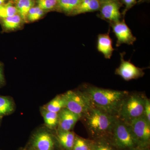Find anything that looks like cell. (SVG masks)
I'll use <instances>...</instances> for the list:
<instances>
[{"label": "cell", "instance_id": "4dcf8cb0", "mask_svg": "<svg viewBox=\"0 0 150 150\" xmlns=\"http://www.w3.org/2000/svg\"><path fill=\"white\" fill-rule=\"evenodd\" d=\"M10 1L14 4L17 1H18V0H10Z\"/></svg>", "mask_w": 150, "mask_h": 150}, {"label": "cell", "instance_id": "277c9868", "mask_svg": "<svg viewBox=\"0 0 150 150\" xmlns=\"http://www.w3.org/2000/svg\"><path fill=\"white\" fill-rule=\"evenodd\" d=\"M24 150H62L56 136V131L51 130L44 124L31 133Z\"/></svg>", "mask_w": 150, "mask_h": 150}, {"label": "cell", "instance_id": "d4e9b609", "mask_svg": "<svg viewBox=\"0 0 150 150\" xmlns=\"http://www.w3.org/2000/svg\"><path fill=\"white\" fill-rule=\"evenodd\" d=\"M58 0H36L37 6L45 12L56 10Z\"/></svg>", "mask_w": 150, "mask_h": 150}, {"label": "cell", "instance_id": "e575fe53", "mask_svg": "<svg viewBox=\"0 0 150 150\" xmlns=\"http://www.w3.org/2000/svg\"></svg>", "mask_w": 150, "mask_h": 150}, {"label": "cell", "instance_id": "5bb4252c", "mask_svg": "<svg viewBox=\"0 0 150 150\" xmlns=\"http://www.w3.org/2000/svg\"><path fill=\"white\" fill-rule=\"evenodd\" d=\"M56 136L62 150H72L76 134L72 131L56 130Z\"/></svg>", "mask_w": 150, "mask_h": 150}, {"label": "cell", "instance_id": "30bf717a", "mask_svg": "<svg viewBox=\"0 0 150 150\" xmlns=\"http://www.w3.org/2000/svg\"><path fill=\"white\" fill-rule=\"evenodd\" d=\"M112 32L117 38L116 47L123 44L133 45L137 38L133 35L131 29L126 24L124 20L110 24Z\"/></svg>", "mask_w": 150, "mask_h": 150}, {"label": "cell", "instance_id": "7a4b0ae2", "mask_svg": "<svg viewBox=\"0 0 150 150\" xmlns=\"http://www.w3.org/2000/svg\"><path fill=\"white\" fill-rule=\"evenodd\" d=\"M117 118L100 109L91 107L80 121L85 127L90 139H106L110 141Z\"/></svg>", "mask_w": 150, "mask_h": 150}, {"label": "cell", "instance_id": "d6a6232c", "mask_svg": "<svg viewBox=\"0 0 150 150\" xmlns=\"http://www.w3.org/2000/svg\"><path fill=\"white\" fill-rule=\"evenodd\" d=\"M18 150H23V148L21 147V148H19V149H18Z\"/></svg>", "mask_w": 150, "mask_h": 150}, {"label": "cell", "instance_id": "d6986e66", "mask_svg": "<svg viewBox=\"0 0 150 150\" xmlns=\"http://www.w3.org/2000/svg\"><path fill=\"white\" fill-rule=\"evenodd\" d=\"M35 2L34 0H18L15 3V6L18 14L25 23H27V16L29 11L34 6Z\"/></svg>", "mask_w": 150, "mask_h": 150}, {"label": "cell", "instance_id": "ba28073f", "mask_svg": "<svg viewBox=\"0 0 150 150\" xmlns=\"http://www.w3.org/2000/svg\"><path fill=\"white\" fill-rule=\"evenodd\" d=\"M100 2L99 10L101 18L107 21L110 24L121 20V5L118 0H100Z\"/></svg>", "mask_w": 150, "mask_h": 150}, {"label": "cell", "instance_id": "e0dca14e", "mask_svg": "<svg viewBox=\"0 0 150 150\" xmlns=\"http://www.w3.org/2000/svg\"><path fill=\"white\" fill-rule=\"evenodd\" d=\"M40 114L44 120V125L51 130H57L59 123V115L57 112L48 111L40 107Z\"/></svg>", "mask_w": 150, "mask_h": 150}, {"label": "cell", "instance_id": "7402d4cb", "mask_svg": "<svg viewBox=\"0 0 150 150\" xmlns=\"http://www.w3.org/2000/svg\"><path fill=\"white\" fill-rule=\"evenodd\" d=\"M72 150H92L91 140L84 139L76 134Z\"/></svg>", "mask_w": 150, "mask_h": 150}, {"label": "cell", "instance_id": "83f0119b", "mask_svg": "<svg viewBox=\"0 0 150 150\" xmlns=\"http://www.w3.org/2000/svg\"><path fill=\"white\" fill-rule=\"evenodd\" d=\"M137 0H123V4H125V9L123 12V14L125 15L126 11L131 8L136 4Z\"/></svg>", "mask_w": 150, "mask_h": 150}, {"label": "cell", "instance_id": "603a6c76", "mask_svg": "<svg viewBox=\"0 0 150 150\" xmlns=\"http://www.w3.org/2000/svg\"><path fill=\"white\" fill-rule=\"evenodd\" d=\"M17 14L18 12L16 7L10 0L0 6V18L12 16Z\"/></svg>", "mask_w": 150, "mask_h": 150}, {"label": "cell", "instance_id": "cb8c5ba5", "mask_svg": "<svg viewBox=\"0 0 150 150\" xmlns=\"http://www.w3.org/2000/svg\"><path fill=\"white\" fill-rule=\"evenodd\" d=\"M46 12L40 8L38 6H33L30 9L27 16V23L37 21L42 18Z\"/></svg>", "mask_w": 150, "mask_h": 150}, {"label": "cell", "instance_id": "8992f818", "mask_svg": "<svg viewBox=\"0 0 150 150\" xmlns=\"http://www.w3.org/2000/svg\"><path fill=\"white\" fill-rule=\"evenodd\" d=\"M63 95L66 108L77 114L80 118L91 107L88 98L79 88L68 91Z\"/></svg>", "mask_w": 150, "mask_h": 150}, {"label": "cell", "instance_id": "f546056e", "mask_svg": "<svg viewBox=\"0 0 150 150\" xmlns=\"http://www.w3.org/2000/svg\"><path fill=\"white\" fill-rule=\"evenodd\" d=\"M9 0H0V6L3 5L5 4L8 2Z\"/></svg>", "mask_w": 150, "mask_h": 150}, {"label": "cell", "instance_id": "1f68e13d", "mask_svg": "<svg viewBox=\"0 0 150 150\" xmlns=\"http://www.w3.org/2000/svg\"><path fill=\"white\" fill-rule=\"evenodd\" d=\"M3 118H0V127L1 125L2 122Z\"/></svg>", "mask_w": 150, "mask_h": 150}, {"label": "cell", "instance_id": "5b68a950", "mask_svg": "<svg viewBox=\"0 0 150 150\" xmlns=\"http://www.w3.org/2000/svg\"><path fill=\"white\" fill-rule=\"evenodd\" d=\"M110 141L118 150H129L139 146L129 124L117 117Z\"/></svg>", "mask_w": 150, "mask_h": 150}, {"label": "cell", "instance_id": "f1b7e54d", "mask_svg": "<svg viewBox=\"0 0 150 150\" xmlns=\"http://www.w3.org/2000/svg\"><path fill=\"white\" fill-rule=\"evenodd\" d=\"M129 150H150V147L138 146Z\"/></svg>", "mask_w": 150, "mask_h": 150}, {"label": "cell", "instance_id": "7c38bea8", "mask_svg": "<svg viewBox=\"0 0 150 150\" xmlns=\"http://www.w3.org/2000/svg\"><path fill=\"white\" fill-rule=\"evenodd\" d=\"M97 48L98 51L103 54L105 59H110L115 49L112 47V40L109 35V32L100 34L98 35Z\"/></svg>", "mask_w": 150, "mask_h": 150}, {"label": "cell", "instance_id": "ffe728a7", "mask_svg": "<svg viewBox=\"0 0 150 150\" xmlns=\"http://www.w3.org/2000/svg\"><path fill=\"white\" fill-rule=\"evenodd\" d=\"M81 0H58L57 10L59 11L71 15L74 10Z\"/></svg>", "mask_w": 150, "mask_h": 150}, {"label": "cell", "instance_id": "4316f807", "mask_svg": "<svg viewBox=\"0 0 150 150\" xmlns=\"http://www.w3.org/2000/svg\"><path fill=\"white\" fill-rule=\"evenodd\" d=\"M145 116L149 123H150V100L146 97L144 107Z\"/></svg>", "mask_w": 150, "mask_h": 150}, {"label": "cell", "instance_id": "ac0fdd59", "mask_svg": "<svg viewBox=\"0 0 150 150\" xmlns=\"http://www.w3.org/2000/svg\"><path fill=\"white\" fill-rule=\"evenodd\" d=\"M41 107L48 111L58 113L63 108H66V103L63 93L56 96L49 102Z\"/></svg>", "mask_w": 150, "mask_h": 150}, {"label": "cell", "instance_id": "484cf974", "mask_svg": "<svg viewBox=\"0 0 150 150\" xmlns=\"http://www.w3.org/2000/svg\"><path fill=\"white\" fill-rule=\"evenodd\" d=\"M6 84L5 77L4 73V64L0 62V88L4 86Z\"/></svg>", "mask_w": 150, "mask_h": 150}, {"label": "cell", "instance_id": "52a82bcc", "mask_svg": "<svg viewBox=\"0 0 150 150\" xmlns=\"http://www.w3.org/2000/svg\"><path fill=\"white\" fill-rule=\"evenodd\" d=\"M129 124L138 146L150 147V123L146 117L137 118Z\"/></svg>", "mask_w": 150, "mask_h": 150}, {"label": "cell", "instance_id": "2e32d148", "mask_svg": "<svg viewBox=\"0 0 150 150\" xmlns=\"http://www.w3.org/2000/svg\"><path fill=\"white\" fill-rule=\"evenodd\" d=\"M16 108L14 100L12 97L0 95V118L11 115Z\"/></svg>", "mask_w": 150, "mask_h": 150}, {"label": "cell", "instance_id": "3957f363", "mask_svg": "<svg viewBox=\"0 0 150 150\" xmlns=\"http://www.w3.org/2000/svg\"><path fill=\"white\" fill-rule=\"evenodd\" d=\"M146 97L145 94L142 93L129 92L123 98L117 117L129 124L135 119L145 116L144 107Z\"/></svg>", "mask_w": 150, "mask_h": 150}, {"label": "cell", "instance_id": "8fae6325", "mask_svg": "<svg viewBox=\"0 0 150 150\" xmlns=\"http://www.w3.org/2000/svg\"><path fill=\"white\" fill-rule=\"evenodd\" d=\"M59 123L57 130L62 131H72L76 123L80 121V117L66 108L58 112Z\"/></svg>", "mask_w": 150, "mask_h": 150}, {"label": "cell", "instance_id": "836d02e7", "mask_svg": "<svg viewBox=\"0 0 150 150\" xmlns=\"http://www.w3.org/2000/svg\"><path fill=\"white\" fill-rule=\"evenodd\" d=\"M141 1H148V0H141Z\"/></svg>", "mask_w": 150, "mask_h": 150}, {"label": "cell", "instance_id": "6da1fadb", "mask_svg": "<svg viewBox=\"0 0 150 150\" xmlns=\"http://www.w3.org/2000/svg\"><path fill=\"white\" fill-rule=\"evenodd\" d=\"M88 98L91 107L117 117L123 98L129 92L100 88L84 84L78 88Z\"/></svg>", "mask_w": 150, "mask_h": 150}, {"label": "cell", "instance_id": "4fadbf2b", "mask_svg": "<svg viewBox=\"0 0 150 150\" xmlns=\"http://www.w3.org/2000/svg\"><path fill=\"white\" fill-rule=\"evenodd\" d=\"M25 23L24 20L18 14L12 16L0 18V24L4 32H10L20 29Z\"/></svg>", "mask_w": 150, "mask_h": 150}, {"label": "cell", "instance_id": "44dd1931", "mask_svg": "<svg viewBox=\"0 0 150 150\" xmlns=\"http://www.w3.org/2000/svg\"><path fill=\"white\" fill-rule=\"evenodd\" d=\"M92 150H118L110 140H91Z\"/></svg>", "mask_w": 150, "mask_h": 150}, {"label": "cell", "instance_id": "9a60e30c", "mask_svg": "<svg viewBox=\"0 0 150 150\" xmlns=\"http://www.w3.org/2000/svg\"><path fill=\"white\" fill-rule=\"evenodd\" d=\"M100 0H81L79 4L70 15H76L99 10Z\"/></svg>", "mask_w": 150, "mask_h": 150}, {"label": "cell", "instance_id": "9c48e42d", "mask_svg": "<svg viewBox=\"0 0 150 150\" xmlns=\"http://www.w3.org/2000/svg\"><path fill=\"white\" fill-rule=\"evenodd\" d=\"M125 53H121V64L115 70V74L120 76L125 81L136 79L145 74L143 69L136 67L130 61H125L123 58Z\"/></svg>", "mask_w": 150, "mask_h": 150}]
</instances>
